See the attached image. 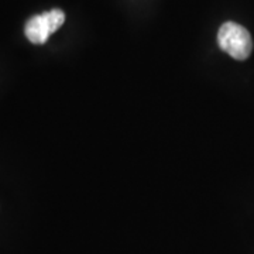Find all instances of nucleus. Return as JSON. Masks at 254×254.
Wrapping results in <instances>:
<instances>
[{
	"label": "nucleus",
	"mask_w": 254,
	"mask_h": 254,
	"mask_svg": "<svg viewBox=\"0 0 254 254\" xmlns=\"http://www.w3.org/2000/svg\"><path fill=\"white\" fill-rule=\"evenodd\" d=\"M218 43L225 53L239 61L247 60L253 51V40L250 33L243 26L233 21H227L219 28Z\"/></svg>",
	"instance_id": "f257e3e1"
},
{
	"label": "nucleus",
	"mask_w": 254,
	"mask_h": 254,
	"mask_svg": "<svg viewBox=\"0 0 254 254\" xmlns=\"http://www.w3.org/2000/svg\"><path fill=\"white\" fill-rule=\"evenodd\" d=\"M64 23L65 13L60 9H53L30 18L26 23L24 33L30 43L44 44L51 34H54L57 30L61 28Z\"/></svg>",
	"instance_id": "f03ea898"
}]
</instances>
